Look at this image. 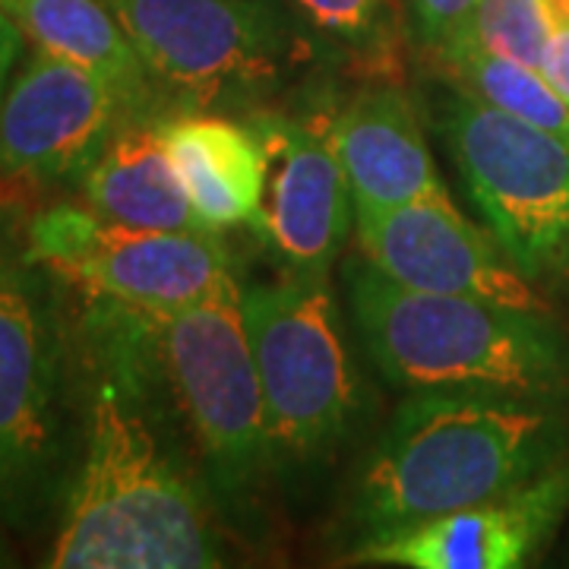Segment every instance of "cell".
<instances>
[{"label": "cell", "mask_w": 569, "mask_h": 569, "mask_svg": "<svg viewBox=\"0 0 569 569\" xmlns=\"http://www.w3.org/2000/svg\"><path fill=\"white\" fill-rule=\"evenodd\" d=\"M82 361L80 462L44 567H228V526L127 307L89 298Z\"/></svg>", "instance_id": "obj_1"}, {"label": "cell", "mask_w": 569, "mask_h": 569, "mask_svg": "<svg viewBox=\"0 0 569 569\" xmlns=\"http://www.w3.org/2000/svg\"><path fill=\"white\" fill-rule=\"evenodd\" d=\"M569 459V392H406L361 452L342 503L348 550L522 488Z\"/></svg>", "instance_id": "obj_2"}, {"label": "cell", "mask_w": 569, "mask_h": 569, "mask_svg": "<svg viewBox=\"0 0 569 569\" xmlns=\"http://www.w3.org/2000/svg\"><path fill=\"white\" fill-rule=\"evenodd\" d=\"M244 326L260 373L272 488L307 500L367 437L377 396L355 326L326 279L244 284Z\"/></svg>", "instance_id": "obj_3"}, {"label": "cell", "mask_w": 569, "mask_h": 569, "mask_svg": "<svg viewBox=\"0 0 569 569\" xmlns=\"http://www.w3.org/2000/svg\"><path fill=\"white\" fill-rule=\"evenodd\" d=\"M127 310L224 526L257 541L269 519L266 497L276 488L244 284L228 276L178 310Z\"/></svg>", "instance_id": "obj_4"}, {"label": "cell", "mask_w": 569, "mask_h": 569, "mask_svg": "<svg viewBox=\"0 0 569 569\" xmlns=\"http://www.w3.org/2000/svg\"><path fill=\"white\" fill-rule=\"evenodd\" d=\"M342 291L367 365L399 392H569V332L550 310L406 288L365 253L342 263Z\"/></svg>", "instance_id": "obj_5"}, {"label": "cell", "mask_w": 569, "mask_h": 569, "mask_svg": "<svg viewBox=\"0 0 569 569\" xmlns=\"http://www.w3.org/2000/svg\"><path fill=\"white\" fill-rule=\"evenodd\" d=\"M80 361L61 279L0 212V522L36 531L63 507L82 449Z\"/></svg>", "instance_id": "obj_6"}, {"label": "cell", "mask_w": 569, "mask_h": 569, "mask_svg": "<svg viewBox=\"0 0 569 569\" xmlns=\"http://www.w3.org/2000/svg\"><path fill=\"white\" fill-rule=\"evenodd\" d=\"M164 108L250 114L342 58L284 0H108Z\"/></svg>", "instance_id": "obj_7"}, {"label": "cell", "mask_w": 569, "mask_h": 569, "mask_svg": "<svg viewBox=\"0 0 569 569\" xmlns=\"http://www.w3.org/2000/svg\"><path fill=\"white\" fill-rule=\"evenodd\" d=\"M418 102L516 269L538 288H569V142L427 67Z\"/></svg>", "instance_id": "obj_8"}, {"label": "cell", "mask_w": 569, "mask_h": 569, "mask_svg": "<svg viewBox=\"0 0 569 569\" xmlns=\"http://www.w3.org/2000/svg\"><path fill=\"white\" fill-rule=\"evenodd\" d=\"M29 253L86 298L178 310L234 276L216 231H162L104 219L89 206H48L26 222Z\"/></svg>", "instance_id": "obj_9"}, {"label": "cell", "mask_w": 569, "mask_h": 569, "mask_svg": "<svg viewBox=\"0 0 569 569\" xmlns=\"http://www.w3.org/2000/svg\"><path fill=\"white\" fill-rule=\"evenodd\" d=\"M336 89L310 92L305 108H257L241 114L263 146V200L253 234L284 276L329 279L355 231V200L329 137Z\"/></svg>", "instance_id": "obj_10"}, {"label": "cell", "mask_w": 569, "mask_h": 569, "mask_svg": "<svg viewBox=\"0 0 569 569\" xmlns=\"http://www.w3.org/2000/svg\"><path fill=\"white\" fill-rule=\"evenodd\" d=\"M127 111L111 82L36 48L0 102V181L82 183Z\"/></svg>", "instance_id": "obj_11"}, {"label": "cell", "mask_w": 569, "mask_h": 569, "mask_svg": "<svg viewBox=\"0 0 569 569\" xmlns=\"http://www.w3.org/2000/svg\"><path fill=\"white\" fill-rule=\"evenodd\" d=\"M355 234L367 260L406 288L550 310L497 238L468 222L456 203L355 206Z\"/></svg>", "instance_id": "obj_12"}, {"label": "cell", "mask_w": 569, "mask_h": 569, "mask_svg": "<svg viewBox=\"0 0 569 569\" xmlns=\"http://www.w3.org/2000/svg\"><path fill=\"white\" fill-rule=\"evenodd\" d=\"M567 516L569 459L522 488L365 541L346 557L373 567L519 569L548 550Z\"/></svg>", "instance_id": "obj_13"}, {"label": "cell", "mask_w": 569, "mask_h": 569, "mask_svg": "<svg viewBox=\"0 0 569 569\" xmlns=\"http://www.w3.org/2000/svg\"><path fill=\"white\" fill-rule=\"evenodd\" d=\"M425 127L418 96L396 77H373L342 99L336 96L329 137L355 206L452 203Z\"/></svg>", "instance_id": "obj_14"}, {"label": "cell", "mask_w": 569, "mask_h": 569, "mask_svg": "<svg viewBox=\"0 0 569 569\" xmlns=\"http://www.w3.org/2000/svg\"><path fill=\"white\" fill-rule=\"evenodd\" d=\"M164 142L206 231L222 234L257 219L263 200V146L244 118L168 108Z\"/></svg>", "instance_id": "obj_15"}, {"label": "cell", "mask_w": 569, "mask_h": 569, "mask_svg": "<svg viewBox=\"0 0 569 569\" xmlns=\"http://www.w3.org/2000/svg\"><path fill=\"white\" fill-rule=\"evenodd\" d=\"M164 111L168 108L123 114L99 162L82 178V197L92 212L111 222L162 231H206L168 152Z\"/></svg>", "instance_id": "obj_16"}, {"label": "cell", "mask_w": 569, "mask_h": 569, "mask_svg": "<svg viewBox=\"0 0 569 569\" xmlns=\"http://www.w3.org/2000/svg\"><path fill=\"white\" fill-rule=\"evenodd\" d=\"M32 48L111 82L130 111L164 108L140 54L108 0H3Z\"/></svg>", "instance_id": "obj_17"}, {"label": "cell", "mask_w": 569, "mask_h": 569, "mask_svg": "<svg viewBox=\"0 0 569 569\" xmlns=\"http://www.w3.org/2000/svg\"><path fill=\"white\" fill-rule=\"evenodd\" d=\"M425 67L447 77L471 96H478L481 102L569 142V102L550 86L541 70L503 61L497 54L475 51V48L452 51L437 61H425Z\"/></svg>", "instance_id": "obj_18"}, {"label": "cell", "mask_w": 569, "mask_h": 569, "mask_svg": "<svg viewBox=\"0 0 569 569\" xmlns=\"http://www.w3.org/2000/svg\"><path fill=\"white\" fill-rule=\"evenodd\" d=\"M320 39L367 77H396L408 48L402 0H284Z\"/></svg>", "instance_id": "obj_19"}, {"label": "cell", "mask_w": 569, "mask_h": 569, "mask_svg": "<svg viewBox=\"0 0 569 569\" xmlns=\"http://www.w3.org/2000/svg\"><path fill=\"white\" fill-rule=\"evenodd\" d=\"M553 29H557L553 0H478L466 29L437 58L475 48V51L497 54L503 61L541 70Z\"/></svg>", "instance_id": "obj_20"}, {"label": "cell", "mask_w": 569, "mask_h": 569, "mask_svg": "<svg viewBox=\"0 0 569 569\" xmlns=\"http://www.w3.org/2000/svg\"><path fill=\"white\" fill-rule=\"evenodd\" d=\"M478 0H402V29L408 48L430 61L443 54L466 29Z\"/></svg>", "instance_id": "obj_21"}, {"label": "cell", "mask_w": 569, "mask_h": 569, "mask_svg": "<svg viewBox=\"0 0 569 569\" xmlns=\"http://www.w3.org/2000/svg\"><path fill=\"white\" fill-rule=\"evenodd\" d=\"M22 44H26V32L0 0V102H3L7 86L13 80V70L22 58Z\"/></svg>", "instance_id": "obj_22"}, {"label": "cell", "mask_w": 569, "mask_h": 569, "mask_svg": "<svg viewBox=\"0 0 569 569\" xmlns=\"http://www.w3.org/2000/svg\"><path fill=\"white\" fill-rule=\"evenodd\" d=\"M541 73L548 77L550 86L563 96L569 102V20L567 17H560L557 20V29H553V36H550L548 44V54H545V67H541Z\"/></svg>", "instance_id": "obj_23"}, {"label": "cell", "mask_w": 569, "mask_h": 569, "mask_svg": "<svg viewBox=\"0 0 569 569\" xmlns=\"http://www.w3.org/2000/svg\"><path fill=\"white\" fill-rule=\"evenodd\" d=\"M7 526L0 522V567H13L17 560H13V548H10V541H7Z\"/></svg>", "instance_id": "obj_24"}, {"label": "cell", "mask_w": 569, "mask_h": 569, "mask_svg": "<svg viewBox=\"0 0 569 569\" xmlns=\"http://www.w3.org/2000/svg\"><path fill=\"white\" fill-rule=\"evenodd\" d=\"M0 206H7V193L3 190H0Z\"/></svg>", "instance_id": "obj_25"}]
</instances>
